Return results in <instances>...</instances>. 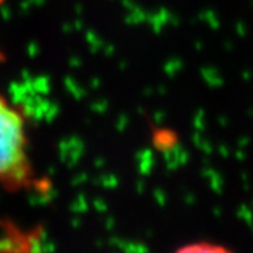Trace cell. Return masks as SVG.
Returning a JSON list of instances; mask_svg holds the SVG:
<instances>
[{"label":"cell","mask_w":253,"mask_h":253,"mask_svg":"<svg viewBox=\"0 0 253 253\" xmlns=\"http://www.w3.org/2000/svg\"><path fill=\"white\" fill-rule=\"evenodd\" d=\"M34 181L26 121L0 93V186L7 190H20L30 187Z\"/></svg>","instance_id":"1"},{"label":"cell","mask_w":253,"mask_h":253,"mask_svg":"<svg viewBox=\"0 0 253 253\" xmlns=\"http://www.w3.org/2000/svg\"><path fill=\"white\" fill-rule=\"evenodd\" d=\"M173 253H235L225 245L212 241H194L179 246Z\"/></svg>","instance_id":"2"}]
</instances>
